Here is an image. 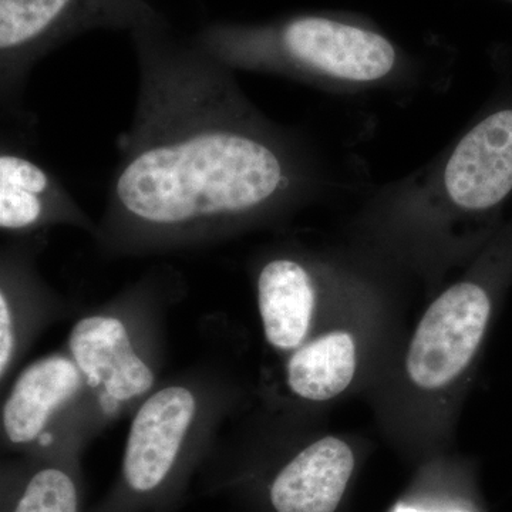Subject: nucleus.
Segmentation results:
<instances>
[{
    "label": "nucleus",
    "mask_w": 512,
    "mask_h": 512,
    "mask_svg": "<svg viewBox=\"0 0 512 512\" xmlns=\"http://www.w3.org/2000/svg\"><path fill=\"white\" fill-rule=\"evenodd\" d=\"M138 92L117 140L110 221L153 237H190L271 217L318 194L301 138L266 119L235 70L157 25L130 33Z\"/></svg>",
    "instance_id": "nucleus-1"
},
{
    "label": "nucleus",
    "mask_w": 512,
    "mask_h": 512,
    "mask_svg": "<svg viewBox=\"0 0 512 512\" xmlns=\"http://www.w3.org/2000/svg\"><path fill=\"white\" fill-rule=\"evenodd\" d=\"M192 40L235 72L281 74L326 89H370L399 77V55L387 37L329 16L266 26L215 22Z\"/></svg>",
    "instance_id": "nucleus-2"
},
{
    "label": "nucleus",
    "mask_w": 512,
    "mask_h": 512,
    "mask_svg": "<svg viewBox=\"0 0 512 512\" xmlns=\"http://www.w3.org/2000/svg\"><path fill=\"white\" fill-rule=\"evenodd\" d=\"M387 194L402 218L500 228L497 218L512 200V96L483 114L429 170Z\"/></svg>",
    "instance_id": "nucleus-3"
},
{
    "label": "nucleus",
    "mask_w": 512,
    "mask_h": 512,
    "mask_svg": "<svg viewBox=\"0 0 512 512\" xmlns=\"http://www.w3.org/2000/svg\"><path fill=\"white\" fill-rule=\"evenodd\" d=\"M147 0H0V101L26 117L23 93L40 60L92 30L128 33L163 22Z\"/></svg>",
    "instance_id": "nucleus-4"
},
{
    "label": "nucleus",
    "mask_w": 512,
    "mask_h": 512,
    "mask_svg": "<svg viewBox=\"0 0 512 512\" xmlns=\"http://www.w3.org/2000/svg\"><path fill=\"white\" fill-rule=\"evenodd\" d=\"M195 399L185 387H167L141 406L128 434L123 485L128 497H156L177 468Z\"/></svg>",
    "instance_id": "nucleus-5"
},
{
    "label": "nucleus",
    "mask_w": 512,
    "mask_h": 512,
    "mask_svg": "<svg viewBox=\"0 0 512 512\" xmlns=\"http://www.w3.org/2000/svg\"><path fill=\"white\" fill-rule=\"evenodd\" d=\"M356 468L352 447L323 437L279 468L266 488L272 512H336Z\"/></svg>",
    "instance_id": "nucleus-6"
},
{
    "label": "nucleus",
    "mask_w": 512,
    "mask_h": 512,
    "mask_svg": "<svg viewBox=\"0 0 512 512\" xmlns=\"http://www.w3.org/2000/svg\"><path fill=\"white\" fill-rule=\"evenodd\" d=\"M60 178L28 148L10 138L0 144V228L30 231L49 221L83 220Z\"/></svg>",
    "instance_id": "nucleus-7"
},
{
    "label": "nucleus",
    "mask_w": 512,
    "mask_h": 512,
    "mask_svg": "<svg viewBox=\"0 0 512 512\" xmlns=\"http://www.w3.org/2000/svg\"><path fill=\"white\" fill-rule=\"evenodd\" d=\"M74 363L93 386H104L114 400H128L146 393L154 376L131 348L127 330L111 316H89L70 335Z\"/></svg>",
    "instance_id": "nucleus-8"
},
{
    "label": "nucleus",
    "mask_w": 512,
    "mask_h": 512,
    "mask_svg": "<svg viewBox=\"0 0 512 512\" xmlns=\"http://www.w3.org/2000/svg\"><path fill=\"white\" fill-rule=\"evenodd\" d=\"M265 338L276 349L302 345L315 312L316 281L311 269L293 258L266 262L256 279Z\"/></svg>",
    "instance_id": "nucleus-9"
},
{
    "label": "nucleus",
    "mask_w": 512,
    "mask_h": 512,
    "mask_svg": "<svg viewBox=\"0 0 512 512\" xmlns=\"http://www.w3.org/2000/svg\"><path fill=\"white\" fill-rule=\"evenodd\" d=\"M76 363L53 356L29 366L15 383L3 409V427L13 444L36 440L57 407L79 389Z\"/></svg>",
    "instance_id": "nucleus-10"
},
{
    "label": "nucleus",
    "mask_w": 512,
    "mask_h": 512,
    "mask_svg": "<svg viewBox=\"0 0 512 512\" xmlns=\"http://www.w3.org/2000/svg\"><path fill=\"white\" fill-rule=\"evenodd\" d=\"M357 369V346L352 333L330 332L303 346L289 359L288 386L312 402L338 397L352 383Z\"/></svg>",
    "instance_id": "nucleus-11"
},
{
    "label": "nucleus",
    "mask_w": 512,
    "mask_h": 512,
    "mask_svg": "<svg viewBox=\"0 0 512 512\" xmlns=\"http://www.w3.org/2000/svg\"><path fill=\"white\" fill-rule=\"evenodd\" d=\"M8 512H80L76 481L63 468H39L20 485Z\"/></svg>",
    "instance_id": "nucleus-12"
},
{
    "label": "nucleus",
    "mask_w": 512,
    "mask_h": 512,
    "mask_svg": "<svg viewBox=\"0 0 512 512\" xmlns=\"http://www.w3.org/2000/svg\"><path fill=\"white\" fill-rule=\"evenodd\" d=\"M15 338H13L12 313H10L6 293H0V372L5 375L13 355Z\"/></svg>",
    "instance_id": "nucleus-13"
}]
</instances>
